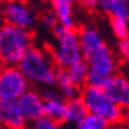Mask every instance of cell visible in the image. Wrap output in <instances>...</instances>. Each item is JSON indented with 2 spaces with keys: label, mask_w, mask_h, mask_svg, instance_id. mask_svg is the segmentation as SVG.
Wrapping results in <instances>:
<instances>
[{
  "label": "cell",
  "mask_w": 129,
  "mask_h": 129,
  "mask_svg": "<svg viewBox=\"0 0 129 129\" xmlns=\"http://www.w3.org/2000/svg\"><path fill=\"white\" fill-rule=\"evenodd\" d=\"M111 29L119 41L129 38V20L111 19Z\"/></svg>",
  "instance_id": "17"
},
{
  "label": "cell",
  "mask_w": 129,
  "mask_h": 129,
  "mask_svg": "<svg viewBox=\"0 0 129 129\" xmlns=\"http://www.w3.org/2000/svg\"><path fill=\"white\" fill-rule=\"evenodd\" d=\"M108 126H109V124L107 121H104L103 119H100L98 116L88 113L77 129H107Z\"/></svg>",
  "instance_id": "18"
},
{
  "label": "cell",
  "mask_w": 129,
  "mask_h": 129,
  "mask_svg": "<svg viewBox=\"0 0 129 129\" xmlns=\"http://www.w3.org/2000/svg\"><path fill=\"white\" fill-rule=\"evenodd\" d=\"M44 98V116L55 121L57 124H63L67 112V102L59 95L57 88H44L41 91Z\"/></svg>",
  "instance_id": "8"
},
{
  "label": "cell",
  "mask_w": 129,
  "mask_h": 129,
  "mask_svg": "<svg viewBox=\"0 0 129 129\" xmlns=\"http://www.w3.org/2000/svg\"><path fill=\"white\" fill-rule=\"evenodd\" d=\"M98 8L111 19L129 20V2L126 0H100Z\"/></svg>",
  "instance_id": "13"
},
{
  "label": "cell",
  "mask_w": 129,
  "mask_h": 129,
  "mask_svg": "<svg viewBox=\"0 0 129 129\" xmlns=\"http://www.w3.org/2000/svg\"><path fill=\"white\" fill-rule=\"evenodd\" d=\"M79 42L83 59L91 70L102 73L104 77L116 74L117 59L102 33L95 26H83L79 29Z\"/></svg>",
  "instance_id": "1"
},
{
  "label": "cell",
  "mask_w": 129,
  "mask_h": 129,
  "mask_svg": "<svg viewBox=\"0 0 129 129\" xmlns=\"http://www.w3.org/2000/svg\"><path fill=\"white\" fill-rule=\"evenodd\" d=\"M103 90L119 107L129 113V79L126 77L113 74L107 79Z\"/></svg>",
  "instance_id": "9"
},
{
  "label": "cell",
  "mask_w": 129,
  "mask_h": 129,
  "mask_svg": "<svg viewBox=\"0 0 129 129\" xmlns=\"http://www.w3.org/2000/svg\"><path fill=\"white\" fill-rule=\"evenodd\" d=\"M19 69L29 80V83L41 87H55L58 67L49 50L33 46L19 63Z\"/></svg>",
  "instance_id": "2"
},
{
  "label": "cell",
  "mask_w": 129,
  "mask_h": 129,
  "mask_svg": "<svg viewBox=\"0 0 129 129\" xmlns=\"http://www.w3.org/2000/svg\"><path fill=\"white\" fill-rule=\"evenodd\" d=\"M51 11L55 15L58 24L67 29H75L74 5L71 0H53Z\"/></svg>",
  "instance_id": "12"
},
{
  "label": "cell",
  "mask_w": 129,
  "mask_h": 129,
  "mask_svg": "<svg viewBox=\"0 0 129 129\" xmlns=\"http://www.w3.org/2000/svg\"><path fill=\"white\" fill-rule=\"evenodd\" d=\"M125 126V129H129V113L126 115V119H125V121H124V124H122Z\"/></svg>",
  "instance_id": "24"
},
{
  "label": "cell",
  "mask_w": 129,
  "mask_h": 129,
  "mask_svg": "<svg viewBox=\"0 0 129 129\" xmlns=\"http://www.w3.org/2000/svg\"><path fill=\"white\" fill-rule=\"evenodd\" d=\"M54 45L49 50L58 69L66 70L71 64L83 59L79 42V34L75 29L58 25L54 30Z\"/></svg>",
  "instance_id": "5"
},
{
  "label": "cell",
  "mask_w": 129,
  "mask_h": 129,
  "mask_svg": "<svg viewBox=\"0 0 129 129\" xmlns=\"http://www.w3.org/2000/svg\"><path fill=\"white\" fill-rule=\"evenodd\" d=\"M17 103L28 125L44 117V98L41 92L30 88L17 100Z\"/></svg>",
  "instance_id": "10"
},
{
  "label": "cell",
  "mask_w": 129,
  "mask_h": 129,
  "mask_svg": "<svg viewBox=\"0 0 129 129\" xmlns=\"http://www.w3.org/2000/svg\"><path fill=\"white\" fill-rule=\"evenodd\" d=\"M117 51H119V55L122 59L129 61V38L119 41V44H117Z\"/></svg>",
  "instance_id": "22"
},
{
  "label": "cell",
  "mask_w": 129,
  "mask_h": 129,
  "mask_svg": "<svg viewBox=\"0 0 129 129\" xmlns=\"http://www.w3.org/2000/svg\"><path fill=\"white\" fill-rule=\"evenodd\" d=\"M2 15L7 24L30 30L37 24V15L26 3L8 2L2 7Z\"/></svg>",
  "instance_id": "7"
},
{
  "label": "cell",
  "mask_w": 129,
  "mask_h": 129,
  "mask_svg": "<svg viewBox=\"0 0 129 129\" xmlns=\"http://www.w3.org/2000/svg\"><path fill=\"white\" fill-rule=\"evenodd\" d=\"M64 71H66L70 80H71L74 84H77L78 87H82V88L86 86L90 67H88V64H87V62L84 59H80L77 63L71 64V66L67 67Z\"/></svg>",
  "instance_id": "16"
},
{
  "label": "cell",
  "mask_w": 129,
  "mask_h": 129,
  "mask_svg": "<svg viewBox=\"0 0 129 129\" xmlns=\"http://www.w3.org/2000/svg\"><path fill=\"white\" fill-rule=\"evenodd\" d=\"M80 99L90 115L98 116L109 125H121L126 119V112L111 99L103 88L84 86Z\"/></svg>",
  "instance_id": "4"
},
{
  "label": "cell",
  "mask_w": 129,
  "mask_h": 129,
  "mask_svg": "<svg viewBox=\"0 0 129 129\" xmlns=\"http://www.w3.org/2000/svg\"><path fill=\"white\" fill-rule=\"evenodd\" d=\"M107 77H104L102 73L95 71V70H91L88 71V77H87V82H86V86H90V87H99V88H103L105 82H107Z\"/></svg>",
  "instance_id": "19"
},
{
  "label": "cell",
  "mask_w": 129,
  "mask_h": 129,
  "mask_svg": "<svg viewBox=\"0 0 129 129\" xmlns=\"http://www.w3.org/2000/svg\"><path fill=\"white\" fill-rule=\"evenodd\" d=\"M28 129H61L59 124H57L55 121H53L48 117H41L37 121L32 122L28 125Z\"/></svg>",
  "instance_id": "20"
},
{
  "label": "cell",
  "mask_w": 129,
  "mask_h": 129,
  "mask_svg": "<svg viewBox=\"0 0 129 129\" xmlns=\"http://www.w3.org/2000/svg\"><path fill=\"white\" fill-rule=\"evenodd\" d=\"M87 115H88V111H87L86 105L83 104L80 98L70 100L67 102V112L63 124L73 129H77L82 124V121L86 119Z\"/></svg>",
  "instance_id": "14"
},
{
  "label": "cell",
  "mask_w": 129,
  "mask_h": 129,
  "mask_svg": "<svg viewBox=\"0 0 129 129\" xmlns=\"http://www.w3.org/2000/svg\"><path fill=\"white\" fill-rule=\"evenodd\" d=\"M40 21L45 28L51 29V30H54V29L59 25L55 15L53 13V11H45V12H42L41 16H40Z\"/></svg>",
  "instance_id": "21"
},
{
  "label": "cell",
  "mask_w": 129,
  "mask_h": 129,
  "mask_svg": "<svg viewBox=\"0 0 129 129\" xmlns=\"http://www.w3.org/2000/svg\"><path fill=\"white\" fill-rule=\"evenodd\" d=\"M107 129H125V126L122 125V124L121 125H109Z\"/></svg>",
  "instance_id": "23"
},
{
  "label": "cell",
  "mask_w": 129,
  "mask_h": 129,
  "mask_svg": "<svg viewBox=\"0 0 129 129\" xmlns=\"http://www.w3.org/2000/svg\"><path fill=\"white\" fill-rule=\"evenodd\" d=\"M30 48H33V33L30 30L7 22L0 25V62L3 66H19Z\"/></svg>",
  "instance_id": "3"
},
{
  "label": "cell",
  "mask_w": 129,
  "mask_h": 129,
  "mask_svg": "<svg viewBox=\"0 0 129 129\" xmlns=\"http://www.w3.org/2000/svg\"><path fill=\"white\" fill-rule=\"evenodd\" d=\"M0 125L5 129H28L17 102L0 100Z\"/></svg>",
  "instance_id": "11"
},
{
  "label": "cell",
  "mask_w": 129,
  "mask_h": 129,
  "mask_svg": "<svg viewBox=\"0 0 129 129\" xmlns=\"http://www.w3.org/2000/svg\"><path fill=\"white\" fill-rule=\"evenodd\" d=\"M29 80L21 73L19 66L0 67V100H15L26 93L29 90Z\"/></svg>",
  "instance_id": "6"
},
{
  "label": "cell",
  "mask_w": 129,
  "mask_h": 129,
  "mask_svg": "<svg viewBox=\"0 0 129 129\" xmlns=\"http://www.w3.org/2000/svg\"><path fill=\"white\" fill-rule=\"evenodd\" d=\"M57 90L59 92V95L64 99L66 102L74 100V99L80 98V87H78L77 84H74L71 80H70L69 75L66 74V71L62 69H58L57 73Z\"/></svg>",
  "instance_id": "15"
}]
</instances>
